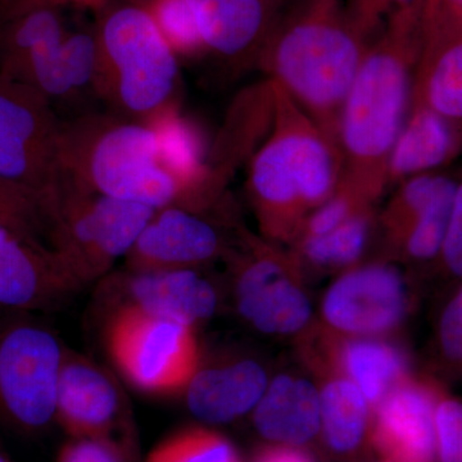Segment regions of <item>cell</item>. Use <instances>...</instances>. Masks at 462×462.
<instances>
[{
  "mask_svg": "<svg viewBox=\"0 0 462 462\" xmlns=\"http://www.w3.org/2000/svg\"><path fill=\"white\" fill-rule=\"evenodd\" d=\"M421 51V11L389 18L370 42L340 111L342 179L374 203L388 189L389 158L409 115Z\"/></svg>",
  "mask_w": 462,
  "mask_h": 462,
  "instance_id": "6da1fadb",
  "label": "cell"
},
{
  "mask_svg": "<svg viewBox=\"0 0 462 462\" xmlns=\"http://www.w3.org/2000/svg\"><path fill=\"white\" fill-rule=\"evenodd\" d=\"M372 42L346 0H300L279 14L257 67L338 145L340 111Z\"/></svg>",
  "mask_w": 462,
  "mask_h": 462,
  "instance_id": "7a4b0ae2",
  "label": "cell"
},
{
  "mask_svg": "<svg viewBox=\"0 0 462 462\" xmlns=\"http://www.w3.org/2000/svg\"><path fill=\"white\" fill-rule=\"evenodd\" d=\"M270 87L272 126L249 162L247 196L261 236L289 247L307 216L338 189L343 160L319 125L281 88Z\"/></svg>",
  "mask_w": 462,
  "mask_h": 462,
  "instance_id": "3957f363",
  "label": "cell"
},
{
  "mask_svg": "<svg viewBox=\"0 0 462 462\" xmlns=\"http://www.w3.org/2000/svg\"><path fill=\"white\" fill-rule=\"evenodd\" d=\"M62 181L153 209L185 207V193L161 160L149 125L89 114L63 123Z\"/></svg>",
  "mask_w": 462,
  "mask_h": 462,
  "instance_id": "277c9868",
  "label": "cell"
},
{
  "mask_svg": "<svg viewBox=\"0 0 462 462\" xmlns=\"http://www.w3.org/2000/svg\"><path fill=\"white\" fill-rule=\"evenodd\" d=\"M94 94L116 115L144 123L175 102L179 57L142 2H107L96 9Z\"/></svg>",
  "mask_w": 462,
  "mask_h": 462,
  "instance_id": "5b68a950",
  "label": "cell"
},
{
  "mask_svg": "<svg viewBox=\"0 0 462 462\" xmlns=\"http://www.w3.org/2000/svg\"><path fill=\"white\" fill-rule=\"evenodd\" d=\"M236 236L226 258L240 319L263 336L297 342L316 322L297 258L288 247L240 225Z\"/></svg>",
  "mask_w": 462,
  "mask_h": 462,
  "instance_id": "8992f818",
  "label": "cell"
},
{
  "mask_svg": "<svg viewBox=\"0 0 462 462\" xmlns=\"http://www.w3.org/2000/svg\"><path fill=\"white\" fill-rule=\"evenodd\" d=\"M156 209L60 184L47 245L79 289L105 278L125 258Z\"/></svg>",
  "mask_w": 462,
  "mask_h": 462,
  "instance_id": "52a82bcc",
  "label": "cell"
},
{
  "mask_svg": "<svg viewBox=\"0 0 462 462\" xmlns=\"http://www.w3.org/2000/svg\"><path fill=\"white\" fill-rule=\"evenodd\" d=\"M63 355L56 334L30 314L0 318V422L23 434L56 422Z\"/></svg>",
  "mask_w": 462,
  "mask_h": 462,
  "instance_id": "ba28073f",
  "label": "cell"
},
{
  "mask_svg": "<svg viewBox=\"0 0 462 462\" xmlns=\"http://www.w3.org/2000/svg\"><path fill=\"white\" fill-rule=\"evenodd\" d=\"M62 132L50 100L0 74V179L38 200L48 221L62 184Z\"/></svg>",
  "mask_w": 462,
  "mask_h": 462,
  "instance_id": "9c48e42d",
  "label": "cell"
},
{
  "mask_svg": "<svg viewBox=\"0 0 462 462\" xmlns=\"http://www.w3.org/2000/svg\"><path fill=\"white\" fill-rule=\"evenodd\" d=\"M106 345L124 378L152 396L184 393L202 363L197 329L127 305L112 316Z\"/></svg>",
  "mask_w": 462,
  "mask_h": 462,
  "instance_id": "30bf717a",
  "label": "cell"
},
{
  "mask_svg": "<svg viewBox=\"0 0 462 462\" xmlns=\"http://www.w3.org/2000/svg\"><path fill=\"white\" fill-rule=\"evenodd\" d=\"M409 278L393 261L374 260L338 273L322 296L319 324L357 338H391L412 309Z\"/></svg>",
  "mask_w": 462,
  "mask_h": 462,
  "instance_id": "8fae6325",
  "label": "cell"
},
{
  "mask_svg": "<svg viewBox=\"0 0 462 462\" xmlns=\"http://www.w3.org/2000/svg\"><path fill=\"white\" fill-rule=\"evenodd\" d=\"M231 242L200 212L181 206L156 209L134 243L125 267L129 273L200 270L226 257Z\"/></svg>",
  "mask_w": 462,
  "mask_h": 462,
  "instance_id": "7c38bea8",
  "label": "cell"
},
{
  "mask_svg": "<svg viewBox=\"0 0 462 462\" xmlns=\"http://www.w3.org/2000/svg\"><path fill=\"white\" fill-rule=\"evenodd\" d=\"M123 393L96 363L65 349L58 380L56 422L74 439L108 442L125 452Z\"/></svg>",
  "mask_w": 462,
  "mask_h": 462,
  "instance_id": "4fadbf2b",
  "label": "cell"
},
{
  "mask_svg": "<svg viewBox=\"0 0 462 462\" xmlns=\"http://www.w3.org/2000/svg\"><path fill=\"white\" fill-rule=\"evenodd\" d=\"M442 387L409 375L373 412L370 440L383 462H437L436 409Z\"/></svg>",
  "mask_w": 462,
  "mask_h": 462,
  "instance_id": "5bb4252c",
  "label": "cell"
},
{
  "mask_svg": "<svg viewBox=\"0 0 462 462\" xmlns=\"http://www.w3.org/2000/svg\"><path fill=\"white\" fill-rule=\"evenodd\" d=\"M80 291L45 243L0 225V309L44 311Z\"/></svg>",
  "mask_w": 462,
  "mask_h": 462,
  "instance_id": "9a60e30c",
  "label": "cell"
},
{
  "mask_svg": "<svg viewBox=\"0 0 462 462\" xmlns=\"http://www.w3.org/2000/svg\"><path fill=\"white\" fill-rule=\"evenodd\" d=\"M207 54L234 69L257 66L282 0H185Z\"/></svg>",
  "mask_w": 462,
  "mask_h": 462,
  "instance_id": "2e32d148",
  "label": "cell"
},
{
  "mask_svg": "<svg viewBox=\"0 0 462 462\" xmlns=\"http://www.w3.org/2000/svg\"><path fill=\"white\" fill-rule=\"evenodd\" d=\"M389 339L338 336L316 321L298 346L320 356L345 374L360 389L374 412L401 382L411 375L406 354Z\"/></svg>",
  "mask_w": 462,
  "mask_h": 462,
  "instance_id": "e0dca14e",
  "label": "cell"
},
{
  "mask_svg": "<svg viewBox=\"0 0 462 462\" xmlns=\"http://www.w3.org/2000/svg\"><path fill=\"white\" fill-rule=\"evenodd\" d=\"M266 366L247 356L203 365L184 391L189 411L208 424H224L252 412L270 383Z\"/></svg>",
  "mask_w": 462,
  "mask_h": 462,
  "instance_id": "ac0fdd59",
  "label": "cell"
},
{
  "mask_svg": "<svg viewBox=\"0 0 462 462\" xmlns=\"http://www.w3.org/2000/svg\"><path fill=\"white\" fill-rule=\"evenodd\" d=\"M125 278V305L194 329L208 321L220 303L215 285L200 270L127 272Z\"/></svg>",
  "mask_w": 462,
  "mask_h": 462,
  "instance_id": "d6986e66",
  "label": "cell"
},
{
  "mask_svg": "<svg viewBox=\"0 0 462 462\" xmlns=\"http://www.w3.org/2000/svg\"><path fill=\"white\" fill-rule=\"evenodd\" d=\"M252 412L258 433L278 446H302L321 431L318 385L314 378L300 374L282 373L270 379Z\"/></svg>",
  "mask_w": 462,
  "mask_h": 462,
  "instance_id": "ffe728a7",
  "label": "cell"
},
{
  "mask_svg": "<svg viewBox=\"0 0 462 462\" xmlns=\"http://www.w3.org/2000/svg\"><path fill=\"white\" fill-rule=\"evenodd\" d=\"M462 152V130L433 109L411 102L388 163V188L440 171Z\"/></svg>",
  "mask_w": 462,
  "mask_h": 462,
  "instance_id": "44dd1931",
  "label": "cell"
},
{
  "mask_svg": "<svg viewBox=\"0 0 462 462\" xmlns=\"http://www.w3.org/2000/svg\"><path fill=\"white\" fill-rule=\"evenodd\" d=\"M314 375L320 394L321 433L331 451L354 454L370 437L373 411L360 389L329 361L300 356Z\"/></svg>",
  "mask_w": 462,
  "mask_h": 462,
  "instance_id": "7402d4cb",
  "label": "cell"
},
{
  "mask_svg": "<svg viewBox=\"0 0 462 462\" xmlns=\"http://www.w3.org/2000/svg\"><path fill=\"white\" fill-rule=\"evenodd\" d=\"M376 216L375 207L365 209L329 233L289 245L306 281L310 275L340 273L363 263L376 234Z\"/></svg>",
  "mask_w": 462,
  "mask_h": 462,
  "instance_id": "603a6c76",
  "label": "cell"
},
{
  "mask_svg": "<svg viewBox=\"0 0 462 462\" xmlns=\"http://www.w3.org/2000/svg\"><path fill=\"white\" fill-rule=\"evenodd\" d=\"M411 102L427 106L462 130V32L422 54Z\"/></svg>",
  "mask_w": 462,
  "mask_h": 462,
  "instance_id": "cb8c5ba5",
  "label": "cell"
},
{
  "mask_svg": "<svg viewBox=\"0 0 462 462\" xmlns=\"http://www.w3.org/2000/svg\"><path fill=\"white\" fill-rule=\"evenodd\" d=\"M456 180L447 185L434 199L430 208L409 227L402 236L383 252L382 258L409 266H425L436 263L445 242Z\"/></svg>",
  "mask_w": 462,
  "mask_h": 462,
  "instance_id": "d4e9b609",
  "label": "cell"
},
{
  "mask_svg": "<svg viewBox=\"0 0 462 462\" xmlns=\"http://www.w3.org/2000/svg\"><path fill=\"white\" fill-rule=\"evenodd\" d=\"M454 179L437 171L413 176L397 185L396 193L376 216V231L382 236L383 252L430 208Z\"/></svg>",
  "mask_w": 462,
  "mask_h": 462,
  "instance_id": "484cf974",
  "label": "cell"
},
{
  "mask_svg": "<svg viewBox=\"0 0 462 462\" xmlns=\"http://www.w3.org/2000/svg\"><path fill=\"white\" fill-rule=\"evenodd\" d=\"M145 462H242L230 440L206 428H189L166 438Z\"/></svg>",
  "mask_w": 462,
  "mask_h": 462,
  "instance_id": "4316f807",
  "label": "cell"
},
{
  "mask_svg": "<svg viewBox=\"0 0 462 462\" xmlns=\"http://www.w3.org/2000/svg\"><path fill=\"white\" fill-rule=\"evenodd\" d=\"M142 3L176 56L206 54L193 14L185 0H144Z\"/></svg>",
  "mask_w": 462,
  "mask_h": 462,
  "instance_id": "83f0119b",
  "label": "cell"
},
{
  "mask_svg": "<svg viewBox=\"0 0 462 462\" xmlns=\"http://www.w3.org/2000/svg\"><path fill=\"white\" fill-rule=\"evenodd\" d=\"M0 225L47 245L48 217L41 203L3 179H0Z\"/></svg>",
  "mask_w": 462,
  "mask_h": 462,
  "instance_id": "f1b7e54d",
  "label": "cell"
},
{
  "mask_svg": "<svg viewBox=\"0 0 462 462\" xmlns=\"http://www.w3.org/2000/svg\"><path fill=\"white\" fill-rule=\"evenodd\" d=\"M434 352L442 369L462 376V281L456 282L438 312Z\"/></svg>",
  "mask_w": 462,
  "mask_h": 462,
  "instance_id": "f546056e",
  "label": "cell"
},
{
  "mask_svg": "<svg viewBox=\"0 0 462 462\" xmlns=\"http://www.w3.org/2000/svg\"><path fill=\"white\" fill-rule=\"evenodd\" d=\"M375 205L342 179L333 196L307 216L296 240L329 233L365 209L374 208Z\"/></svg>",
  "mask_w": 462,
  "mask_h": 462,
  "instance_id": "4dcf8cb0",
  "label": "cell"
},
{
  "mask_svg": "<svg viewBox=\"0 0 462 462\" xmlns=\"http://www.w3.org/2000/svg\"><path fill=\"white\" fill-rule=\"evenodd\" d=\"M437 462H462V401L442 391L436 409Z\"/></svg>",
  "mask_w": 462,
  "mask_h": 462,
  "instance_id": "1f68e13d",
  "label": "cell"
},
{
  "mask_svg": "<svg viewBox=\"0 0 462 462\" xmlns=\"http://www.w3.org/2000/svg\"><path fill=\"white\" fill-rule=\"evenodd\" d=\"M349 14L366 38L373 41L385 23L400 12L420 9L422 0H346Z\"/></svg>",
  "mask_w": 462,
  "mask_h": 462,
  "instance_id": "d6a6232c",
  "label": "cell"
},
{
  "mask_svg": "<svg viewBox=\"0 0 462 462\" xmlns=\"http://www.w3.org/2000/svg\"><path fill=\"white\" fill-rule=\"evenodd\" d=\"M434 266L455 282L462 281V172L456 180L445 242Z\"/></svg>",
  "mask_w": 462,
  "mask_h": 462,
  "instance_id": "836d02e7",
  "label": "cell"
},
{
  "mask_svg": "<svg viewBox=\"0 0 462 462\" xmlns=\"http://www.w3.org/2000/svg\"><path fill=\"white\" fill-rule=\"evenodd\" d=\"M461 32L462 0H440L433 16L422 26L421 56Z\"/></svg>",
  "mask_w": 462,
  "mask_h": 462,
  "instance_id": "e575fe53",
  "label": "cell"
},
{
  "mask_svg": "<svg viewBox=\"0 0 462 462\" xmlns=\"http://www.w3.org/2000/svg\"><path fill=\"white\" fill-rule=\"evenodd\" d=\"M125 452L108 442L71 439L60 447L56 462H125Z\"/></svg>",
  "mask_w": 462,
  "mask_h": 462,
  "instance_id": "d590c367",
  "label": "cell"
},
{
  "mask_svg": "<svg viewBox=\"0 0 462 462\" xmlns=\"http://www.w3.org/2000/svg\"><path fill=\"white\" fill-rule=\"evenodd\" d=\"M107 0H0V16L32 7L90 8L96 11Z\"/></svg>",
  "mask_w": 462,
  "mask_h": 462,
  "instance_id": "8d00e7d4",
  "label": "cell"
},
{
  "mask_svg": "<svg viewBox=\"0 0 462 462\" xmlns=\"http://www.w3.org/2000/svg\"><path fill=\"white\" fill-rule=\"evenodd\" d=\"M256 462H314L305 452L296 447L273 446L263 449Z\"/></svg>",
  "mask_w": 462,
  "mask_h": 462,
  "instance_id": "74e56055",
  "label": "cell"
},
{
  "mask_svg": "<svg viewBox=\"0 0 462 462\" xmlns=\"http://www.w3.org/2000/svg\"><path fill=\"white\" fill-rule=\"evenodd\" d=\"M440 0H422L421 25L424 26L433 16Z\"/></svg>",
  "mask_w": 462,
  "mask_h": 462,
  "instance_id": "f35d334b",
  "label": "cell"
},
{
  "mask_svg": "<svg viewBox=\"0 0 462 462\" xmlns=\"http://www.w3.org/2000/svg\"><path fill=\"white\" fill-rule=\"evenodd\" d=\"M0 462H12L11 460H9V458L7 457V456H5L3 454H0Z\"/></svg>",
  "mask_w": 462,
  "mask_h": 462,
  "instance_id": "ab89813d",
  "label": "cell"
}]
</instances>
